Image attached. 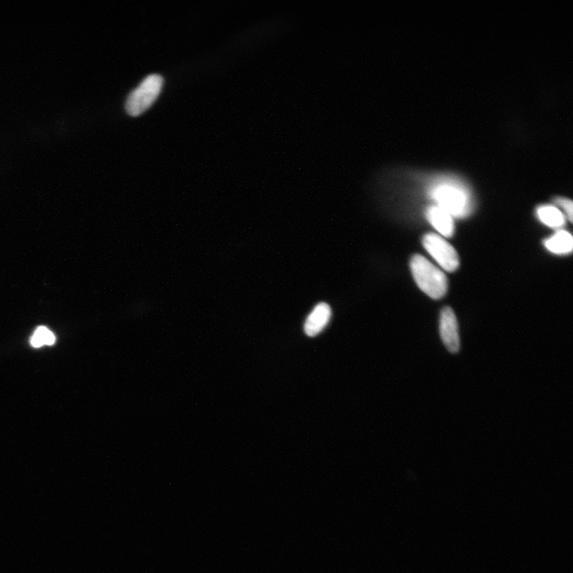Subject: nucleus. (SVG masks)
Listing matches in <instances>:
<instances>
[{"label": "nucleus", "mask_w": 573, "mask_h": 573, "mask_svg": "<svg viewBox=\"0 0 573 573\" xmlns=\"http://www.w3.org/2000/svg\"><path fill=\"white\" fill-rule=\"evenodd\" d=\"M431 198L453 217H466L471 214V192L464 181L452 175H438L430 182Z\"/></svg>", "instance_id": "nucleus-1"}, {"label": "nucleus", "mask_w": 573, "mask_h": 573, "mask_svg": "<svg viewBox=\"0 0 573 573\" xmlns=\"http://www.w3.org/2000/svg\"><path fill=\"white\" fill-rule=\"evenodd\" d=\"M410 269L419 288L429 297L439 299L447 291V278L443 271L429 259L416 254L410 259Z\"/></svg>", "instance_id": "nucleus-2"}, {"label": "nucleus", "mask_w": 573, "mask_h": 573, "mask_svg": "<svg viewBox=\"0 0 573 573\" xmlns=\"http://www.w3.org/2000/svg\"><path fill=\"white\" fill-rule=\"evenodd\" d=\"M163 83V79L161 75L146 76L140 86L129 94L126 105L128 114L133 116L143 114L159 97Z\"/></svg>", "instance_id": "nucleus-3"}, {"label": "nucleus", "mask_w": 573, "mask_h": 573, "mask_svg": "<svg viewBox=\"0 0 573 573\" xmlns=\"http://www.w3.org/2000/svg\"><path fill=\"white\" fill-rule=\"evenodd\" d=\"M424 249L434 258L441 268L449 273L456 271L459 266V257L454 247L439 234L429 233L422 239Z\"/></svg>", "instance_id": "nucleus-4"}, {"label": "nucleus", "mask_w": 573, "mask_h": 573, "mask_svg": "<svg viewBox=\"0 0 573 573\" xmlns=\"http://www.w3.org/2000/svg\"><path fill=\"white\" fill-rule=\"evenodd\" d=\"M440 333L447 351L452 353H458L460 349L459 326L457 316L450 306H445L440 312Z\"/></svg>", "instance_id": "nucleus-5"}, {"label": "nucleus", "mask_w": 573, "mask_h": 573, "mask_svg": "<svg viewBox=\"0 0 573 573\" xmlns=\"http://www.w3.org/2000/svg\"><path fill=\"white\" fill-rule=\"evenodd\" d=\"M332 317V309L326 303L316 305L306 318L304 325V332L306 335L314 337L320 334L327 327Z\"/></svg>", "instance_id": "nucleus-6"}, {"label": "nucleus", "mask_w": 573, "mask_h": 573, "mask_svg": "<svg viewBox=\"0 0 573 573\" xmlns=\"http://www.w3.org/2000/svg\"><path fill=\"white\" fill-rule=\"evenodd\" d=\"M426 217L431 224L445 238H451L454 232V217L438 205H431L426 210Z\"/></svg>", "instance_id": "nucleus-7"}, {"label": "nucleus", "mask_w": 573, "mask_h": 573, "mask_svg": "<svg viewBox=\"0 0 573 573\" xmlns=\"http://www.w3.org/2000/svg\"><path fill=\"white\" fill-rule=\"evenodd\" d=\"M544 244L548 251L555 254L572 252L573 239L571 234L565 230H559L553 237L545 241Z\"/></svg>", "instance_id": "nucleus-8"}, {"label": "nucleus", "mask_w": 573, "mask_h": 573, "mask_svg": "<svg viewBox=\"0 0 573 573\" xmlns=\"http://www.w3.org/2000/svg\"><path fill=\"white\" fill-rule=\"evenodd\" d=\"M541 222L551 228H561L565 226V216L563 213L553 205H542L537 210Z\"/></svg>", "instance_id": "nucleus-9"}, {"label": "nucleus", "mask_w": 573, "mask_h": 573, "mask_svg": "<svg viewBox=\"0 0 573 573\" xmlns=\"http://www.w3.org/2000/svg\"><path fill=\"white\" fill-rule=\"evenodd\" d=\"M55 341V336L50 330L45 327H39L31 338V344L35 348H39L44 345H54Z\"/></svg>", "instance_id": "nucleus-10"}, {"label": "nucleus", "mask_w": 573, "mask_h": 573, "mask_svg": "<svg viewBox=\"0 0 573 573\" xmlns=\"http://www.w3.org/2000/svg\"><path fill=\"white\" fill-rule=\"evenodd\" d=\"M556 203L565 213L567 217L570 222H572V202L569 198H559L556 200Z\"/></svg>", "instance_id": "nucleus-11"}]
</instances>
